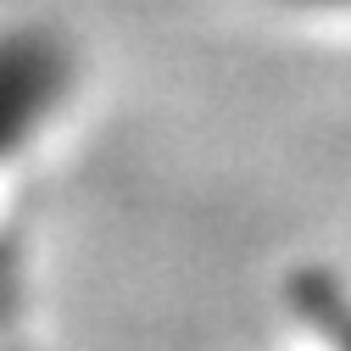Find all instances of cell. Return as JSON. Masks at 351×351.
<instances>
[{
    "mask_svg": "<svg viewBox=\"0 0 351 351\" xmlns=\"http://www.w3.org/2000/svg\"><path fill=\"white\" fill-rule=\"evenodd\" d=\"M301 306H306V318H313L335 351H351V301L340 285L329 279H301Z\"/></svg>",
    "mask_w": 351,
    "mask_h": 351,
    "instance_id": "1",
    "label": "cell"
}]
</instances>
